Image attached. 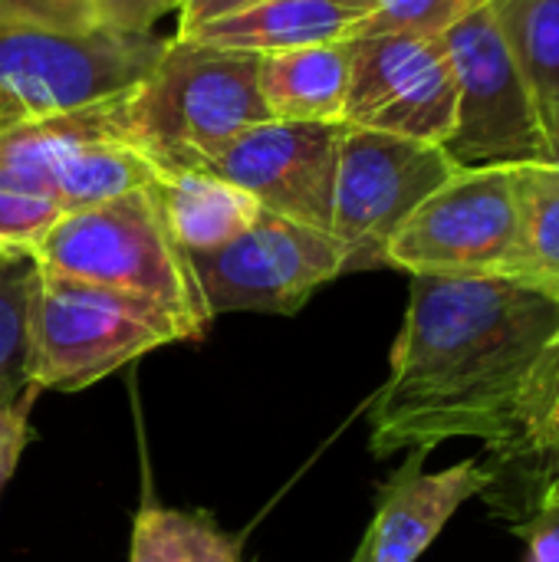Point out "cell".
I'll use <instances>...</instances> for the list:
<instances>
[{
    "label": "cell",
    "instance_id": "obj_1",
    "mask_svg": "<svg viewBox=\"0 0 559 562\" xmlns=\"http://www.w3.org/2000/svg\"><path fill=\"white\" fill-rule=\"evenodd\" d=\"M559 336V300L497 277H412L389 379L369 402L376 458L478 438L497 451Z\"/></svg>",
    "mask_w": 559,
    "mask_h": 562
},
{
    "label": "cell",
    "instance_id": "obj_2",
    "mask_svg": "<svg viewBox=\"0 0 559 562\" xmlns=\"http://www.w3.org/2000/svg\"><path fill=\"white\" fill-rule=\"evenodd\" d=\"M260 56L168 40L155 69L115 99L119 135L158 171H208L247 128L273 119Z\"/></svg>",
    "mask_w": 559,
    "mask_h": 562
},
{
    "label": "cell",
    "instance_id": "obj_3",
    "mask_svg": "<svg viewBox=\"0 0 559 562\" xmlns=\"http://www.w3.org/2000/svg\"><path fill=\"white\" fill-rule=\"evenodd\" d=\"M40 270L138 296L175 316L191 339L211 326L188 254L171 240L148 188L63 214L30 254Z\"/></svg>",
    "mask_w": 559,
    "mask_h": 562
},
{
    "label": "cell",
    "instance_id": "obj_4",
    "mask_svg": "<svg viewBox=\"0 0 559 562\" xmlns=\"http://www.w3.org/2000/svg\"><path fill=\"white\" fill-rule=\"evenodd\" d=\"M171 342H191V336L165 310L109 286L40 270L30 310L33 389L79 392Z\"/></svg>",
    "mask_w": 559,
    "mask_h": 562
},
{
    "label": "cell",
    "instance_id": "obj_5",
    "mask_svg": "<svg viewBox=\"0 0 559 562\" xmlns=\"http://www.w3.org/2000/svg\"><path fill=\"white\" fill-rule=\"evenodd\" d=\"M165 36L0 33V135L89 109L138 86L165 53Z\"/></svg>",
    "mask_w": 559,
    "mask_h": 562
},
{
    "label": "cell",
    "instance_id": "obj_6",
    "mask_svg": "<svg viewBox=\"0 0 559 562\" xmlns=\"http://www.w3.org/2000/svg\"><path fill=\"white\" fill-rule=\"evenodd\" d=\"M385 267L409 277H497L521 283L514 168H458L392 237Z\"/></svg>",
    "mask_w": 559,
    "mask_h": 562
},
{
    "label": "cell",
    "instance_id": "obj_7",
    "mask_svg": "<svg viewBox=\"0 0 559 562\" xmlns=\"http://www.w3.org/2000/svg\"><path fill=\"white\" fill-rule=\"evenodd\" d=\"M455 171L445 145L346 125L329 214V234L346 257L343 273L382 270L392 237Z\"/></svg>",
    "mask_w": 559,
    "mask_h": 562
},
{
    "label": "cell",
    "instance_id": "obj_8",
    "mask_svg": "<svg viewBox=\"0 0 559 562\" xmlns=\"http://www.w3.org/2000/svg\"><path fill=\"white\" fill-rule=\"evenodd\" d=\"M458 112L445 151L458 168L527 165L544 158V105L521 72L494 7H481L445 36Z\"/></svg>",
    "mask_w": 559,
    "mask_h": 562
},
{
    "label": "cell",
    "instance_id": "obj_9",
    "mask_svg": "<svg viewBox=\"0 0 559 562\" xmlns=\"http://www.w3.org/2000/svg\"><path fill=\"white\" fill-rule=\"evenodd\" d=\"M201 300L221 313L293 316L320 286L343 277L346 257L329 231L260 211L231 244L211 254H188Z\"/></svg>",
    "mask_w": 559,
    "mask_h": 562
},
{
    "label": "cell",
    "instance_id": "obj_10",
    "mask_svg": "<svg viewBox=\"0 0 559 562\" xmlns=\"http://www.w3.org/2000/svg\"><path fill=\"white\" fill-rule=\"evenodd\" d=\"M115 99L0 135V165L40 181L63 214L148 188L158 168L119 135Z\"/></svg>",
    "mask_w": 559,
    "mask_h": 562
},
{
    "label": "cell",
    "instance_id": "obj_11",
    "mask_svg": "<svg viewBox=\"0 0 559 562\" xmlns=\"http://www.w3.org/2000/svg\"><path fill=\"white\" fill-rule=\"evenodd\" d=\"M458 86L441 36H353L343 125L445 145L455 132Z\"/></svg>",
    "mask_w": 559,
    "mask_h": 562
},
{
    "label": "cell",
    "instance_id": "obj_12",
    "mask_svg": "<svg viewBox=\"0 0 559 562\" xmlns=\"http://www.w3.org/2000/svg\"><path fill=\"white\" fill-rule=\"evenodd\" d=\"M343 122L270 119L234 138L211 175L247 191L264 211L329 231Z\"/></svg>",
    "mask_w": 559,
    "mask_h": 562
},
{
    "label": "cell",
    "instance_id": "obj_13",
    "mask_svg": "<svg viewBox=\"0 0 559 562\" xmlns=\"http://www.w3.org/2000/svg\"><path fill=\"white\" fill-rule=\"evenodd\" d=\"M425 451H409L402 471L382 487L376 517L353 562H415L448 520L494 484L488 461H461L438 474L422 471Z\"/></svg>",
    "mask_w": 559,
    "mask_h": 562
},
{
    "label": "cell",
    "instance_id": "obj_14",
    "mask_svg": "<svg viewBox=\"0 0 559 562\" xmlns=\"http://www.w3.org/2000/svg\"><path fill=\"white\" fill-rule=\"evenodd\" d=\"M372 13V0H260L250 10L217 20L185 40L214 49L273 56L287 49L353 40L366 30Z\"/></svg>",
    "mask_w": 559,
    "mask_h": 562
},
{
    "label": "cell",
    "instance_id": "obj_15",
    "mask_svg": "<svg viewBox=\"0 0 559 562\" xmlns=\"http://www.w3.org/2000/svg\"><path fill=\"white\" fill-rule=\"evenodd\" d=\"M148 191L185 254H211L231 244L264 211L247 191L211 171H158Z\"/></svg>",
    "mask_w": 559,
    "mask_h": 562
},
{
    "label": "cell",
    "instance_id": "obj_16",
    "mask_svg": "<svg viewBox=\"0 0 559 562\" xmlns=\"http://www.w3.org/2000/svg\"><path fill=\"white\" fill-rule=\"evenodd\" d=\"M353 72V40L260 56L257 86L273 119L343 122Z\"/></svg>",
    "mask_w": 559,
    "mask_h": 562
},
{
    "label": "cell",
    "instance_id": "obj_17",
    "mask_svg": "<svg viewBox=\"0 0 559 562\" xmlns=\"http://www.w3.org/2000/svg\"><path fill=\"white\" fill-rule=\"evenodd\" d=\"M559 461V336L537 359L524 395L514 412L507 441L491 451L494 477L504 471H530L540 487L550 481ZM537 487V491H540Z\"/></svg>",
    "mask_w": 559,
    "mask_h": 562
},
{
    "label": "cell",
    "instance_id": "obj_18",
    "mask_svg": "<svg viewBox=\"0 0 559 562\" xmlns=\"http://www.w3.org/2000/svg\"><path fill=\"white\" fill-rule=\"evenodd\" d=\"M511 168L521 211V283L559 300V168L540 161Z\"/></svg>",
    "mask_w": 559,
    "mask_h": 562
},
{
    "label": "cell",
    "instance_id": "obj_19",
    "mask_svg": "<svg viewBox=\"0 0 559 562\" xmlns=\"http://www.w3.org/2000/svg\"><path fill=\"white\" fill-rule=\"evenodd\" d=\"M128 562H244V547L201 514L145 507L132 527Z\"/></svg>",
    "mask_w": 559,
    "mask_h": 562
},
{
    "label": "cell",
    "instance_id": "obj_20",
    "mask_svg": "<svg viewBox=\"0 0 559 562\" xmlns=\"http://www.w3.org/2000/svg\"><path fill=\"white\" fill-rule=\"evenodd\" d=\"M491 7L540 105L559 102V0H491Z\"/></svg>",
    "mask_w": 559,
    "mask_h": 562
},
{
    "label": "cell",
    "instance_id": "obj_21",
    "mask_svg": "<svg viewBox=\"0 0 559 562\" xmlns=\"http://www.w3.org/2000/svg\"><path fill=\"white\" fill-rule=\"evenodd\" d=\"M40 267L30 254H16L0 267V408L23 398L30 385V310Z\"/></svg>",
    "mask_w": 559,
    "mask_h": 562
},
{
    "label": "cell",
    "instance_id": "obj_22",
    "mask_svg": "<svg viewBox=\"0 0 559 562\" xmlns=\"http://www.w3.org/2000/svg\"><path fill=\"white\" fill-rule=\"evenodd\" d=\"M59 217V201L40 181L0 165V244L7 250L33 254Z\"/></svg>",
    "mask_w": 559,
    "mask_h": 562
},
{
    "label": "cell",
    "instance_id": "obj_23",
    "mask_svg": "<svg viewBox=\"0 0 559 562\" xmlns=\"http://www.w3.org/2000/svg\"><path fill=\"white\" fill-rule=\"evenodd\" d=\"M372 3H376V13L362 33L445 36L455 23L488 7L491 0H372Z\"/></svg>",
    "mask_w": 559,
    "mask_h": 562
},
{
    "label": "cell",
    "instance_id": "obj_24",
    "mask_svg": "<svg viewBox=\"0 0 559 562\" xmlns=\"http://www.w3.org/2000/svg\"><path fill=\"white\" fill-rule=\"evenodd\" d=\"M89 0H0V33H92Z\"/></svg>",
    "mask_w": 559,
    "mask_h": 562
},
{
    "label": "cell",
    "instance_id": "obj_25",
    "mask_svg": "<svg viewBox=\"0 0 559 562\" xmlns=\"http://www.w3.org/2000/svg\"><path fill=\"white\" fill-rule=\"evenodd\" d=\"M514 530L527 543L524 562H559V477L534 494Z\"/></svg>",
    "mask_w": 559,
    "mask_h": 562
},
{
    "label": "cell",
    "instance_id": "obj_26",
    "mask_svg": "<svg viewBox=\"0 0 559 562\" xmlns=\"http://www.w3.org/2000/svg\"><path fill=\"white\" fill-rule=\"evenodd\" d=\"M181 0H89L96 30L122 33V36H145L152 26L178 10Z\"/></svg>",
    "mask_w": 559,
    "mask_h": 562
},
{
    "label": "cell",
    "instance_id": "obj_27",
    "mask_svg": "<svg viewBox=\"0 0 559 562\" xmlns=\"http://www.w3.org/2000/svg\"><path fill=\"white\" fill-rule=\"evenodd\" d=\"M40 389H30L23 398H16L13 405L0 408V494L7 487V481L13 477L20 454L30 441V408Z\"/></svg>",
    "mask_w": 559,
    "mask_h": 562
},
{
    "label": "cell",
    "instance_id": "obj_28",
    "mask_svg": "<svg viewBox=\"0 0 559 562\" xmlns=\"http://www.w3.org/2000/svg\"><path fill=\"white\" fill-rule=\"evenodd\" d=\"M254 3L260 0H181L178 3V40L217 23V20H227L241 10H250Z\"/></svg>",
    "mask_w": 559,
    "mask_h": 562
},
{
    "label": "cell",
    "instance_id": "obj_29",
    "mask_svg": "<svg viewBox=\"0 0 559 562\" xmlns=\"http://www.w3.org/2000/svg\"><path fill=\"white\" fill-rule=\"evenodd\" d=\"M540 165L559 168V102L544 109V158Z\"/></svg>",
    "mask_w": 559,
    "mask_h": 562
},
{
    "label": "cell",
    "instance_id": "obj_30",
    "mask_svg": "<svg viewBox=\"0 0 559 562\" xmlns=\"http://www.w3.org/2000/svg\"><path fill=\"white\" fill-rule=\"evenodd\" d=\"M10 257H16V254H13V250H7V247L0 244V267H3V263H7Z\"/></svg>",
    "mask_w": 559,
    "mask_h": 562
},
{
    "label": "cell",
    "instance_id": "obj_31",
    "mask_svg": "<svg viewBox=\"0 0 559 562\" xmlns=\"http://www.w3.org/2000/svg\"><path fill=\"white\" fill-rule=\"evenodd\" d=\"M554 477H559V461H557V468H554V474H550V481H554Z\"/></svg>",
    "mask_w": 559,
    "mask_h": 562
}]
</instances>
